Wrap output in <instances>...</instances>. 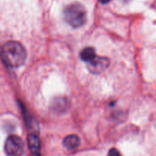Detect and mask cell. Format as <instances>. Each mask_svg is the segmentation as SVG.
Instances as JSON below:
<instances>
[{
	"label": "cell",
	"instance_id": "1",
	"mask_svg": "<svg viewBox=\"0 0 156 156\" xmlns=\"http://www.w3.org/2000/svg\"><path fill=\"white\" fill-rule=\"evenodd\" d=\"M2 55L5 64L11 67H20L27 58V52L24 46L15 41H9L3 45Z\"/></svg>",
	"mask_w": 156,
	"mask_h": 156
},
{
	"label": "cell",
	"instance_id": "2",
	"mask_svg": "<svg viewBox=\"0 0 156 156\" xmlns=\"http://www.w3.org/2000/svg\"><path fill=\"white\" fill-rule=\"evenodd\" d=\"M63 17L66 23L72 27L79 28L87 21L86 9L80 3H72L64 9Z\"/></svg>",
	"mask_w": 156,
	"mask_h": 156
},
{
	"label": "cell",
	"instance_id": "3",
	"mask_svg": "<svg viewBox=\"0 0 156 156\" xmlns=\"http://www.w3.org/2000/svg\"><path fill=\"white\" fill-rule=\"evenodd\" d=\"M24 149L22 139L15 135L9 136L5 142L4 150L8 156H21L24 153Z\"/></svg>",
	"mask_w": 156,
	"mask_h": 156
},
{
	"label": "cell",
	"instance_id": "4",
	"mask_svg": "<svg viewBox=\"0 0 156 156\" xmlns=\"http://www.w3.org/2000/svg\"><path fill=\"white\" fill-rule=\"evenodd\" d=\"M109 64L110 61L108 58L95 55L91 61L87 62V68L91 73L98 74L105 71Z\"/></svg>",
	"mask_w": 156,
	"mask_h": 156
},
{
	"label": "cell",
	"instance_id": "5",
	"mask_svg": "<svg viewBox=\"0 0 156 156\" xmlns=\"http://www.w3.org/2000/svg\"><path fill=\"white\" fill-rule=\"evenodd\" d=\"M52 110L56 113H61L66 111L69 107V102L68 99L63 96H58L55 98L51 103Z\"/></svg>",
	"mask_w": 156,
	"mask_h": 156
},
{
	"label": "cell",
	"instance_id": "6",
	"mask_svg": "<svg viewBox=\"0 0 156 156\" xmlns=\"http://www.w3.org/2000/svg\"><path fill=\"white\" fill-rule=\"evenodd\" d=\"M80 145V139L76 135H69L64 139L63 145L69 150L77 148Z\"/></svg>",
	"mask_w": 156,
	"mask_h": 156
},
{
	"label": "cell",
	"instance_id": "7",
	"mask_svg": "<svg viewBox=\"0 0 156 156\" xmlns=\"http://www.w3.org/2000/svg\"><path fill=\"white\" fill-rule=\"evenodd\" d=\"M27 142H28L29 148L31 151L32 154L39 153L41 149V142L39 138L34 134H30L27 136Z\"/></svg>",
	"mask_w": 156,
	"mask_h": 156
},
{
	"label": "cell",
	"instance_id": "8",
	"mask_svg": "<svg viewBox=\"0 0 156 156\" xmlns=\"http://www.w3.org/2000/svg\"><path fill=\"white\" fill-rule=\"evenodd\" d=\"M95 55V50L93 47H87L85 48L82 49L80 53V58L82 61H85L87 63L91 61Z\"/></svg>",
	"mask_w": 156,
	"mask_h": 156
},
{
	"label": "cell",
	"instance_id": "9",
	"mask_svg": "<svg viewBox=\"0 0 156 156\" xmlns=\"http://www.w3.org/2000/svg\"><path fill=\"white\" fill-rule=\"evenodd\" d=\"M108 156H121V154L117 148H111L108 152Z\"/></svg>",
	"mask_w": 156,
	"mask_h": 156
},
{
	"label": "cell",
	"instance_id": "10",
	"mask_svg": "<svg viewBox=\"0 0 156 156\" xmlns=\"http://www.w3.org/2000/svg\"><path fill=\"white\" fill-rule=\"evenodd\" d=\"M110 1H111V0H99V2H100L101 3H102V4H106V3L109 2Z\"/></svg>",
	"mask_w": 156,
	"mask_h": 156
},
{
	"label": "cell",
	"instance_id": "11",
	"mask_svg": "<svg viewBox=\"0 0 156 156\" xmlns=\"http://www.w3.org/2000/svg\"><path fill=\"white\" fill-rule=\"evenodd\" d=\"M32 156H40V153H36V154H32Z\"/></svg>",
	"mask_w": 156,
	"mask_h": 156
}]
</instances>
